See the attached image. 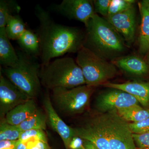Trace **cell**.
Listing matches in <instances>:
<instances>
[{"mask_svg": "<svg viewBox=\"0 0 149 149\" xmlns=\"http://www.w3.org/2000/svg\"><path fill=\"white\" fill-rule=\"evenodd\" d=\"M74 136L90 141L100 149H111L108 139L95 117L84 125L74 128Z\"/></svg>", "mask_w": 149, "mask_h": 149, "instance_id": "13", "label": "cell"}, {"mask_svg": "<svg viewBox=\"0 0 149 149\" xmlns=\"http://www.w3.org/2000/svg\"><path fill=\"white\" fill-rule=\"evenodd\" d=\"M135 2L136 1L134 0H111L107 17L120 13L134 7Z\"/></svg>", "mask_w": 149, "mask_h": 149, "instance_id": "25", "label": "cell"}, {"mask_svg": "<svg viewBox=\"0 0 149 149\" xmlns=\"http://www.w3.org/2000/svg\"><path fill=\"white\" fill-rule=\"evenodd\" d=\"M29 149H50L48 142L40 140H32L24 143Z\"/></svg>", "mask_w": 149, "mask_h": 149, "instance_id": "30", "label": "cell"}, {"mask_svg": "<svg viewBox=\"0 0 149 149\" xmlns=\"http://www.w3.org/2000/svg\"><path fill=\"white\" fill-rule=\"evenodd\" d=\"M133 137L137 149L149 146V131L142 134H133Z\"/></svg>", "mask_w": 149, "mask_h": 149, "instance_id": "29", "label": "cell"}, {"mask_svg": "<svg viewBox=\"0 0 149 149\" xmlns=\"http://www.w3.org/2000/svg\"><path fill=\"white\" fill-rule=\"evenodd\" d=\"M137 149H149V146L146 147V148H143Z\"/></svg>", "mask_w": 149, "mask_h": 149, "instance_id": "37", "label": "cell"}, {"mask_svg": "<svg viewBox=\"0 0 149 149\" xmlns=\"http://www.w3.org/2000/svg\"><path fill=\"white\" fill-rule=\"evenodd\" d=\"M133 134H142L149 131V118L137 122L129 123Z\"/></svg>", "mask_w": 149, "mask_h": 149, "instance_id": "27", "label": "cell"}, {"mask_svg": "<svg viewBox=\"0 0 149 149\" xmlns=\"http://www.w3.org/2000/svg\"><path fill=\"white\" fill-rule=\"evenodd\" d=\"M140 2L149 13V0H143Z\"/></svg>", "mask_w": 149, "mask_h": 149, "instance_id": "34", "label": "cell"}, {"mask_svg": "<svg viewBox=\"0 0 149 149\" xmlns=\"http://www.w3.org/2000/svg\"><path fill=\"white\" fill-rule=\"evenodd\" d=\"M47 122V119L45 113L38 109L34 114L18 126L22 131L31 129L45 130Z\"/></svg>", "mask_w": 149, "mask_h": 149, "instance_id": "21", "label": "cell"}, {"mask_svg": "<svg viewBox=\"0 0 149 149\" xmlns=\"http://www.w3.org/2000/svg\"><path fill=\"white\" fill-rule=\"evenodd\" d=\"M106 19L115 30L122 35L128 44H131L134 42L136 29L134 7Z\"/></svg>", "mask_w": 149, "mask_h": 149, "instance_id": "12", "label": "cell"}, {"mask_svg": "<svg viewBox=\"0 0 149 149\" xmlns=\"http://www.w3.org/2000/svg\"><path fill=\"white\" fill-rule=\"evenodd\" d=\"M53 9L67 18L83 22L85 26L96 13L93 1L91 0H63L54 5Z\"/></svg>", "mask_w": 149, "mask_h": 149, "instance_id": "8", "label": "cell"}, {"mask_svg": "<svg viewBox=\"0 0 149 149\" xmlns=\"http://www.w3.org/2000/svg\"><path fill=\"white\" fill-rule=\"evenodd\" d=\"M83 146V140L78 136L72 138L69 146V149H79Z\"/></svg>", "mask_w": 149, "mask_h": 149, "instance_id": "32", "label": "cell"}, {"mask_svg": "<svg viewBox=\"0 0 149 149\" xmlns=\"http://www.w3.org/2000/svg\"><path fill=\"white\" fill-rule=\"evenodd\" d=\"M95 118L106 136L111 149H137L129 123L117 111L102 113Z\"/></svg>", "mask_w": 149, "mask_h": 149, "instance_id": "6", "label": "cell"}, {"mask_svg": "<svg viewBox=\"0 0 149 149\" xmlns=\"http://www.w3.org/2000/svg\"><path fill=\"white\" fill-rule=\"evenodd\" d=\"M111 62L116 67L131 75L143 76L149 71V66L147 62L138 56L118 57L113 59Z\"/></svg>", "mask_w": 149, "mask_h": 149, "instance_id": "15", "label": "cell"}, {"mask_svg": "<svg viewBox=\"0 0 149 149\" xmlns=\"http://www.w3.org/2000/svg\"><path fill=\"white\" fill-rule=\"evenodd\" d=\"M19 140L16 141H0V149H16L19 143Z\"/></svg>", "mask_w": 149, "mask_h": 149, "instance_id": "31", "label": "cell"}, {"mask_svg": "<svg viewBox=\"0 0 149 149\" xmlns=\"http://www.w3.org/2000/svg\"><path fill=\"white\" fill-rule=\"evenodd\" d=\"M95 87L87 85L52 91V100L60 111L68 116L83 113L88 109Z\"/></svg>", "mask_w": 149, "mask_h": 149, "instance_id": "7", "label": "cell"}, {"mask_svg": "<svg viewBox=\"0 0 149 149\" xmlns=\"http://www.w3.org/2000/svg\"><path fill=\"white\" fill-rule=\"evenodd\" d=\"M45 130L40 129H31L22 131L19 140L23 143L32 140H40L48 142Z\"/></svg>", "mask_w": 149, "mask_h": 149, "instance_id": "26", "label": "cell"}, {"mask_svg": "<svg viewBox=\"0 0 149 149\" xmlns=\"http://www.w3.org/2000/svg\"><path fill=\"white\" fill-rule=\"evenodd\" d=\"M22 132L18 125H11L5 121H1L0 141L18 140Z\"/></svg>", "mask_w": 149, "mask_h": 149, "instance_id": "24", "label": "cell"}, {"mask_svg": "<svg viewBox=\"0 0 149 149\" xmlns=\"http://www.w3.org/2000/svg\"><path fill=\"white\" fill-rule=\"evenodd\" d=\"M84 149H85V148H84Z\"/></svg>", "mask_w": 149, "mask_h": 149, "instance_id": "39", "label": "cell"}, {"mask_svg": "<svg viewBox=\"0 0 149 149\" xmlns=\"http://www.w3.org/2000/svg\"><path fill=\"white\" fill-rule=\"evenodd\" d=\"M111 89L100 93L97 97L96 107L100 112L104 113L139 104L138 101L128 93L117 89Z\"/></svg>", "mask_w": 149, "mask_h": 149, "instance_id": "10", "label": "cell"}, {"mask_svg": "<svg viewBox=\"0 0 149 149\" xmlns=\"http://www.w3.org/2000/svg\"><path fill=\"white\" fill-rule=\"evenodd\" d=\"M21 50L37 58L40 55V40L37 33L27 29L17 40Z\"/></svg>", "mask_w": 149, "mask_h": 149, "instance_id": "18", "label": "cell"}, {"mask_svg": "<svg viewBox=\"0 0 149 149\" xmlns=\"http://www.w3.org/2000/svg\"><path fill=\"white\" fill-rule=\"evenodd\" d=\"M38 109L35 99H29L9 112L3 121L11 125H19L34 114Z\"/></svg>", "mask_w": 149, "mask_h": 149, "instance_id": "16", "label": "cell"}, {"mask_svg": "<svg viewBox=\"0 0 149 149\" xmlns=\"http://www.w3.org/2000/svg\"><path fill=\"white\" fill-rule=\"evenodd\" d=\"M83 146L86 149H100L90 141L83 140Z\"/></svg>", "mask_w": 149, "mask_h": 149, "instance_id": "33", "label": "cell"}, {"mask_svg": "<svg viewBox=\"0 0 149 149\" xmlns=\"http://www.w3.org/2000/svg\"><path fill=\"white\" fill-rule=\"evenodd\" d=\"M43 107L47 119V122L55 132L59 135L65 149H69L71 140L74 136V128L67 125L56 111L49 93L43 99Z\"/></svg>", "mask_w": 149, "mask_h": 149, "instance_id": "11", "label": "cell"}, {"mask_svg": "<svg viewBox=\"0 0 149 149\" xmlns=\"http://www.w3.org/2000/svg\"><path fill=\"white\" fill-rule=\"evenodd\" d=\"M147 62L148 63L149 66V51L148 52V53L147 54Z\"/></svg>", "mask_w": 149, "mask_h": 149, "instance_id": "36", "label": "cell"}, {"mask_svg": "<svg viewBox=\"0 0 149 149\" xmlns=\"http://www.w3.org/2000/svg\"><path fill=\"white\" fill-rule=\"evenodd\" d=\"M27 29L26 24L19 15H11L8 18L5 31L10 40H17Z\"/></svg>", "mask_w": 149, "mask_h": 149, "instance_id": "20", "label": "cell"}, {"mask_svg": "<svg viewBox=\"0 0 149 149\" xmlns=\"http://www.w3.org/2000/svg\"><path fill=\"white\" fill-rule=\"evenodd\" d=\"M16 149H29L27 148L26 144L24 143H22L19 141V143L17 145Z\"/></svg>", "mask_w": 149, "mask_h": 149, "instance_id": "35", "label": "cell"}, {"mask_svg": "<svg viewBox=\"0 0 149 149\" xmlns=\"http://www.w3.org/2000/svg\"><path fill=\"white\" fill-rule=\"evenodd\" d=\"M21 7L16 1H0V28H5L8 18L11 15L19 14Z\"/></svg>", "mask_w": 149, "mask_h": 149, "instance_id": "23", "label": "cell"}, {"mask_svg": "<svg viewBox=\"0 0 149 149\" xmlns=\"http://www.w3.org/2000/svg\"><path fill=\"white\" fill-rule=\"evenodd\" d=\"M30 99L14 85L0 70V118L4 120L6 114L14 108Z\"/></svg>", "mask_w": 149, "mask_h": 149, "instance_id": "9", "label": "cell"}, {"mask_svg": "<svg viewBox=\"0 0 149 149\" xmlns=\"http://www.w3.org/2000/svg\"><path fill=\"white\" fill-rule=\"evenodd\" d=\"M111 0H95L93 1L94 8L96 13L100 14L103 16H108L110 5Z\"/></svg>", "mask_w": 149, "mask_h": 149, "instance_id": "28", "label": "cell"}, {"mask_svg": "<svg viewBox=\"0 0 149 149\" xmlns=\"http://www.w3.org/2000/svg\"><path fill=\"white\" fill-rule=\"evenodd\" d=\"M102 85L126 92L134 97L144 107L149 106V82L130 81L122 83L107 82Z\"/></svg>", "mask_w": 149, "mask_h": 149, "instance_id": "14", "label": "cell"}, {"mask_svg": "<svg viewBox=\"0 0 149 149\" xmlns=\"http://www.w3.org/2000/svg\"><path fill=\"white\" fill-rule=\"evenodd\" d=\"M41 83L47 89L71 88L86 85L82 70L72 58H56L41 67Z\"/></svg>", "mask_w": 149, "mask_h": 149, "instance_id": "4", "label": "cell"}, {"mask_svg": "<svg viewBox=\"0 0 149 149\" xmlns=\"http://www.w3.org/2000/svg\"><path fill=\"white\" fill-rule=\"evenodd\" d=\"M79 149H84V146L83 147H82V148H81Z\"/></svg>", "mask_w": 149, "mask_h": 149, "instance_id": "38", "label": "cell"}, {"mask_svg": "<svg viewBox=\"0 0 149 149\" xmlns=\"http://www.w3.org/2000/svg\"><path fill=\"white\" fill-rule=\"evenodd\" d=\"M19 61L12 67H2L1 71L14 85L30 99L37 97L41 90V65L22 50L17 51Z\"/></svg>", "mask_w": 149, "mask_h": 149, "instance_id": "3", "label": "cell"}, {"mask_svg": "<svg viewBox=\"0 0 149 149\" xmlns=\"http://www.w3.org/2000/svg\"><path fill=\"white\" fill-rule=\"evenodd\" d=\"M141 22L139 39V51L147 54L149 51V13L141 3H138Z\"/></svg>", "mask_w": 149, "mask_h": 149, "instance_id": "19", "label": "cell"}, {"mask_svg": "<svg viewBox=\"0 0 149 149\" xmlns=\"http://www.w3.org/2000/svg\"><path fill=\"white\" fill-rule=\"evenodd\" d=\"M85 27L83 47L104 59H113L125 51L123 39L106 19L95 13Z\"/></svg>", "mask_w": 149, "mask_h": 149, "instance_id": "2", "label": "cell"}, {"mask_svg": "<svg viewBox=\"0 0 149 149\" xmlns=\"http://www.w3.org/2000/svg\"><path fill=\"white\" fill-rule=\"evenodd\" d=\"M39 21L37 34L40 40L41 67L52 59L67 53L77 52L84 45L85 35L76 27L58 24L40 5L35 8Z\"/></svg>", "mask_w": 149, "mask_h": 149, "instance_id": "1", "label": "cell"}, {"mask_svg": "<svg viewBox=\"0 0 149 149\" xmlns=\"http://www.w3.org/2000/svg\"><path fill=\"white\" fill-rule=\"evenodd\" d=\"M17 52L7 36L5 28H0V64L3 67H12L17 63Z\"/></svg>", "mask_w": 149, "mask_h": 149, "instance_id": "17", "label": "cell"}, {"mask_svg": "<svg viewBox=\"0 0 149 149\" xmlns=\"http://www.w3.org/2000/svg\"></svg>", "mask_w": 149, "mask_h": 149, "instance_id": "40", "label": "cell"}, {"mask_svg": "<svg viewBox=\"0 0 149 149\" xmlns=\"http://www.w3.org/2000/svg\"><path fill=\"white\" fill-rule=\"evenodd\" d=\"M118 114L127 122H137L149 118V109H145L139 104L117 110Z\"/></svg>", "mask_w": 149, "mask_h": 149, "instance_id": "22", "label": "cell"}, {"mask_svg": "<svg viewBox=\"0 0 149 149\" xmlns=\"http://www.w3.org/2000/svg\"><path fill=\"white\" fill-rule=\"evenodd\" d=\"M75 61L82 70L86 85L89 86L103 85L117 73L116 67L111 62L84 47L77 52Z\"/></svg>", "mask_w": 149, "mask_h": 149, "instance_id": "5", "label": "cell"}]
</instances>
